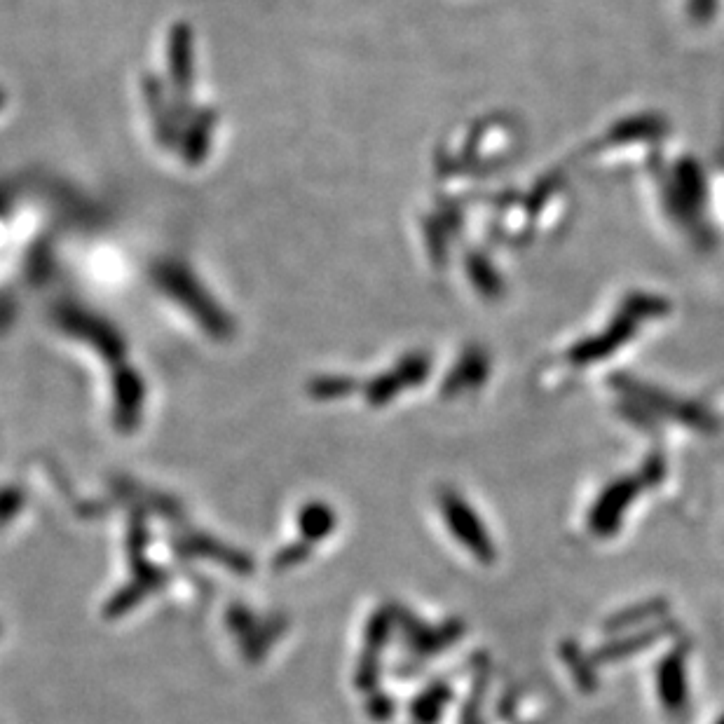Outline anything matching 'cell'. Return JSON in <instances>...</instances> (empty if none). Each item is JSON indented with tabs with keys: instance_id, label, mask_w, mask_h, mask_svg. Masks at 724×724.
<instances>
[{
	"instance_id": "277c9868",
	"label": "cell",
	"mask_w": 724,
	"mask_h": 724,
	"mask_svg": "<svg viewBox=\"0 0 724 724\" xmlns=\"http://www.w3.org/2000/svg\"><path fill=\"white\" fill-rule=\"evenodd\" d=\"M307 556V546H300V544H293L289 546V549H284L282 553L277 556V568H289V565H296L300 563Z\"/></svg>"
},
{
	"instance_id": "7a4b0ae2",
	"label": "cell",
	"mask_w": 724,
	"mask_h": 724,
	"mask_svg": "<svg viewBox=\"0 0 724 724\" xmlns=\"http://www.w3.org/2000/svg\"><path fill=\"white\" fill-rule=\"evenodd\" d=\"M157 584H160V575H157L155 570L146 568V570H143V575L136 579V582L125 586V589H122L118 596L113 598V603L108 605V612H111V614L127 612L129 607H134L136 603H139V600L146 596V593L153 591Z\"/></svg>"
},
{
	"instance_id": "3957f363",
	"label": "cell",
	"mask_w": 724,
	"mask_h": 724,
	"mask_svg": "<svg viewBox=\"0 0 724 724\" xmlns=\"http://www.w3.org/2000/svg\"><path fill=\"white\" fill-rule=\"evenodd\" d=\"M24 509V493L19 488L0 490V525L10 523Z\"/></svg>"
},
{
	"instance_id": "6da1fadb",
	"label": "cell",
	"mask_w": 724,
	"mask_h": 724,
	"mask_svg": "<svg viewBox=\"0 0 724 724\" xmlns=\"http://www.w3.org/2000/svg\"><path fill=\"white\" fill-rule=\"evenodd\" d=\"M298 525L305 542H319L336 528V514L324 502H310L300 511Z\"/></svg>"
}]
</instances>
